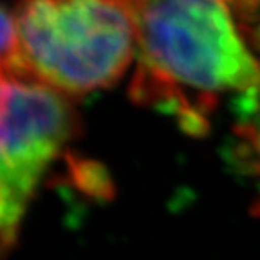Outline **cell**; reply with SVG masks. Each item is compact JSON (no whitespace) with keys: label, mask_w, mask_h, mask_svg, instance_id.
Returning <instances> with one entry per match:
<instances>
[{"label":"cell","mask_w":260,"mask_h":260,"mask_svg":"<svg viewBox=\"0 0 260 260\" xmlns=\"http://www.w3.org/2000/svg\"><path fill=\"white\" fill-rule=\"evenodd\" d=\"M134 102L203 134L220 98L260 92V58L235 0H134Z\"/></svg>","instance_id":"obj_1"},{"label":"cell","mask_w":260,"mask_h":260,"mask_svg":"<svg viewBox=\"0 0 260 260\" xmlns=\"http://www.w3.org/2000/svg\"><path fill=\"white\" fill-rule=\"evenodd\" d=\"M16 49L2 73L85 96L112 87L136 58L134 0H16Z\"/></svg>","instance_id":"obj_2"},{"label":"cell","mask_w":260,"mask_h":260,"mask_svg":"<svg viewBox=\"0 0 260 260\" xmlns=\"http://www.w3.org/2000/svg\"><path fill=\"white\" fill-rule=\"evenodd\" d=\"M78 132L80 118L67 94L32 78L2 73L0 232L4 253L16 242L44 174Z\"/></svg>","instance_id":"obj_3"},{"label":"cell","mask_w":260,"mask_h":260,"mask_svg":"<svg viewBox=\"0 0 260 260\" xmlns=\"http://www.w3.org/2000/svg\"><path fill=\"white\" fill-rule=\"evenodd\" d=\"M242 141L246 145V152L260 172V116L253 123L246 125V128L242 130Z\"/></svg>","instance_id":"obj_4"}]
</instances>
